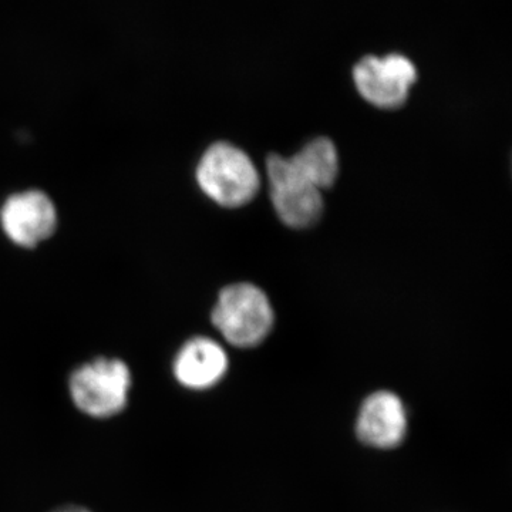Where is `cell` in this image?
<instances>
[{"label":"cell","mask_w":512,"mask_h":512,"mask_svg":"<svg viewBox=\"0 0 512 512\" xmlns=\"http://www.w3.org/2000/svg\"><path fill=\"white\" fill-rule=\"evenodd\" d=\"M197 180L212 201L228 208L248 204L259 190L258 170L251 158L228 143L214 144L205 151Z\"/></svg>","instance_id":"1"},{"label":"cell","mask_w":512,"mask_h":512,"mask_svg":"<svg viewBox=\"0 0 512 512\" xmlns=\"http://www.w3.org/2000/svg\"><path fill=\"white\" fill-rule=\"evenodd\" d=\"M3 231L20 247H36L55 232V204L42 191H26L12 195L0 212Z\"/></svg>","instance_id":"6"},{"label":"cell","mask_w":512,"mask_h":512,"mask_svg":"<svg viewBox=\"0 0 512 512\" xmlns=\"http://www.w3.org/2000/svg\"><path fill=\"white\" fill-rule=\"evenodd\" d=\"M212 323L231 345L252 348L271 332L274 311L265 293L255 285H231L220 293Z\"/></svg>","instance_id":"2"},{"label":"cell","mask_w":512,"mask_h":512,"mask_svg":"<svg viewBox=\"0 0 512 512\" xmlns=\"http://www.w3.org/2000/svg\"><path fill=\"white\" fill-rule=\"evenodd\" d=\"M406 434V413L396 394L379 392L363 403L357 419V436L369 446H397Z\"/></svg>","instance_id":"7"},{"label":"cell","mask_w":512,"mask_h":512,"mask_svg":"<svg viewBox=\"0 0 512 512\" xmlns=\"http://www.w3.org/2000/svg\"><path fill=\"white\" fill-rule=\"evenodd\" d=\"M289 160L299 174L319 191L332 187L339 174L338 151L329 138H315Z\"/></svg>","instance_id":"9"},{"label":"cell","mask_w":512,"mask_h":512,"mask_svg":"<svg viewBox=\"0 0 512 512\" xmlns=\"http://www.w3.org/2000/svg\"><path fill=\"white\" fill-rule=\"evenodd\" d=\"M131 373L119 359L86 363L70 377V393L77 409L97 419L116 416L127 406Z\"/></svg>","instance_id":"3"},{"label":"cell","mask_w":512,"mask_h":512,"mask_svg":"<svg viewBox=\"0 0 512 512\" xmlns=\"http://www.w3.org/2000/svg\"><path fill=\"white\" fill-rule=\"evenodd\" d=\"M271 197L276 214L291 228H309L323 210L318 188L299 174L289 158L271 156L266 161Z\"/></svg>","instance_id":"4"},{"label":"cell","mask_w":512,"mask_h":512,"mask_svg":"<svg viewBox=\"0 0 512 512\" xmlns=\"http://www.w3.org/2000/svg\"><path fill=\"white\" fill-rule=\"evenodd\" d=\"M363 99L380 109H399L417 80L416 66L402 55L363 57L353 69Z\"/></svg>","instance_id":"5"},{"label":"cell","mask_w":512,"mask_h":512,"mask_svg":"<svg viewBox=\"0 0 512 512\" xmlns=\"http://www.w3.org/2000/svg\"><path fill=\"white\" fill-rule=\"evenodd\" d=\"M228 369L224 349L214 340L195 338L185 343L174 362L178 382L190 389H208L220 382Z\"/></svg>","instance_id":"8"},{"label":"cell","mask_w":512,"mask_h":512,"mask_svg":"<svg viewBox=\"0 0 512 512\" xmlns=\"http://www.w3.org/2000/svg\"><path fill=\"white\" fill-rule=\"evenodd\" d=\"M52 512H92L89 510H86V508L83 507H77V505H66V507L57 508V510Z\"/></svg>","instance_id":"10"}]
</instances>
